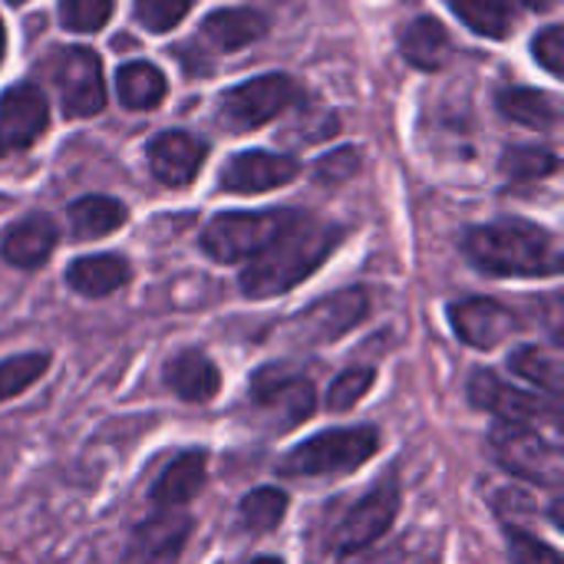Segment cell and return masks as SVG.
Returning <instances> with one entry per match:
<instances>
[{
  "mask_svg": "<svg viewBox=\"0 0 564 564\" xmlns=\"http://www.w3.org/2000/svg\"><path fill=\"white\" fill-rule=\"evenodd\" d=\"M56 89L63 112L73 119L96 116L106 106L102 59L89 46H66L56 59Z\"/></svg>",
  "mask_w": 564,
  "mask_h": 564,
  "instance_id": "cell-8",
  "label": "cell"
},
{
  "mask_svg": "<svg viewBox=\"0 0 564 564\" xmlns=\"http://www.w3.org/2000/svg\"><path fill=\"white\" fill-rule=\"evenodd\" d=\"M188 10H192V0H135L132 7L135 20L152 33H169L175 23L185 20Z\"/></svg>",
  "mask_w": 564,
  "mask_h": 564,
  "instance_id": "cell-33",
  "label": "cell"
},
{
  "mask_svg": "<svg viewBox=\"0 0 564 564\" xmlns=\"http://www.w3.org/2000/svg\"><path fill=\"white\" fill-rule=\"evenodd\" d=\"M492 453L506 473L525 479L532 486L558 489L564 479L562 443L555 433L525 426V423H502L492 430Z\"/></svg>",
  "mask_w": 564,
  "mask_h": 564,
  "instance_id": "cell-5",
  "label": "cell"
},
{
  "mask_svg": "<svg viewBox=\"0 0 564 564\" xmlns=\"http://www.w3.org/2000/svg\"><path fill=\"white\" fill-rule=\"evenodd\" d=\"M59 241V228L50 215L36 212L20 218L17 225L7 228L3 241H0V254L7 264L20 268V271H33L40 264H46V258L53 254Z\"/></svg>",
  "mask_w": 564,
  "mask_h": 564,
  "instance_id": "cell-17",
  "label": "cell"
},
{
  "mask_svg": "<svg viewBox=\"0 0 564 564\" xmlns=\"http://www.w3.org/2000/svg\"><path fill=\"white\" fill-rule=\"evenodd\" d=\"M251 397L258 406H268L284 416L288 426H297L311 420L314 413V387L301 373H291L284 367H264L251 380Z\"/></svg>",
  "mask_w": 564,
  "mask_h": 564,
  "instance_id": "cell-15",
  "label": "cell"
},
{
  "mask_svg": "<svg viewBox=\"0 0 564 564\" xmlns=\"http://www.w3.org/2000/svg\"><path fill=\"white\" fill-rule=\"evenodd\" d=\"M360 169V152L357 149H337L327 159L317 162V178L324 182H347Z\"/></svg>",
  "mask_w": 564,
  "mask_h": 564,
  "instance_id": "cell-36",
  "label": "cell"
},
{
  "mask_svg": "<svg viewBox=\"0 0 564 564\" xmlns=\"http://www.w3.org/2000/svg\"><path fill=\"white\" fill-rule=\"evenodd\" d=\"M205 40L215 43V50H241L268 33V20L258 10L231 7V10H215L202 23Z\"/></svg>",
  "mask_w": 564,
  "mask_h": 564,
  "instance_id": "cell-21",
  "label": "cell"
},
{
  "mask_svg": "<svg viewBox=\"0 0 564 564\" xmlns=\"http://www.w3.org/2000/svg\"><path fill=\"white\" fill-rule=\"evenodd\" d=\"M297 172H301V165L291 155L251 149V152H238L225 162L221 188L235 192V195H258V192H271V188L294 182Z\"/></svg>",
  "mask_w": 564,
  "mask_h": 564,
  "instance_id": "cell-13",
  "label": "cell"
},
{
  "mask_svg": "<svg viewBox=\"0 0 564 564\" xmlns=\"http://www.w3.org/2000/svg\"><path fill=\"white\" fill-rule=\"evenodd\" d=\"M195 522L185 509H155L132 535V564H175Z\"/></svg>",
  "mask_w": 564,
  "mask_h": 564,
  "instance_id": "cell-12",
  "label": "cell"
},
{
  "mask_svg": "<svg viewBox=\"0 0 564 564\" xmlns=\"http://www.w3.org/2000/svg\"><path fill=\"white\" fill-rule=\"evenodd\" d=\"M502 175L516 178V182H532V178H545L558 169V155L539 145H516L502 155L499 162Z\"/></svg>",
  "mask_w": 564,
  "mask_h": 564,
  "instance_id": "cell-30",
  "label": "cell"
},
{
  "mask_svg": "<svg viewBox=\"0 0 564 564\" xmlns=\"http://www.w3.org/2000/svg\"><path fill=\"white\" fill-rule=\"evenodd\" d=\"M499 109H502L506 119H512L519 126H529V129H549V126L558 122L555 99L549 93H539V89H529V86L502 89L499 93Z\"/></svg>",
  "mask_w": 564,
  "mask_h": 564,
  "instance_id": "cell-26",
  "label": "cell"
},
{
  "mask_svg": "<svg viewBox=\"0 0 564 564\" xmlns=\"http://www.w3.org/2000/svg\"><path fill=\"white\" fill-rule=\"evenodd\" d=\"M446 3L469 30H476L479 36H489V40L509 36V30L516 23L509 0H446Z\"/></svg>",
  "mask_w": 564,
  "mask_h": 564,
  "instance_id": "cell-27",
  "label": "cell"
},
{
  "mask_svg": "<svg viewBox=\"0 0 564 564\" xmlns=\"http://www.w3.org/2000/svg\"><path fill=\"white\" fill-rule=\"evenodd\" d=\"M535 50V59L552 73V76H564V26H549L535 36L532 43Z\"/></svg>",
  "mask_w": 564,
  "mask_h": 564,
  "instance_id": "cell-35",
  "label": "cell"
},
{
  "mask_svg": "<svg viewBox=\"0 0 564 564\" xmlns=\"http://www.w3.org/2000/svg\"><path fill=\"white\" fill-rule=\"evenodd\" d=\"M380 446V436L373 426H344V430H327L291 453L278 463L281 476H297V479H314V476H344L364 466Z\"/></svg>",
  "mask_w": 564,
  "mask_h": 564,
  "instance_id": "cell-3",
  "label": "cell"
},
{
  "mask_svg": "<svg viewBox=\"0 0 564 564\" xmlns=\"http://www.w3.org/2000/svg\"><path fill=\"white\" fill-rule=\"evenodd\" d=\"M449 324H453L456 337L476 350H492L512 330H519L516 314L492 297H466V301L449 304Z\"/></svg>",
  "mask_w": 564,
  "mask_h": 564,
  "instance_id": "cell-14",
  "label": "cell"
},
{
  "mask_svg": "<svg viewBox=\"0 0 564 564\" xmlns=\"http://www.w3.org/2000/svg\"><path fill=\"white\" fill-rule=\"evenodd\" d=\"M10 3H23V0H10Z\"/></svg>",
  "mask_w": 564,
  "mask_h": 564,
  "instance_id": "cell-40",
  "label": "cell"
},
{
  "mask_svg": "<svg viewBox=\"0 0 564 564\" xmlns=\"http://www.w3.org/2000/svg\"><path fill=\"white\" fill-rule=\"evenodd\" d=\"M251 564H284L281 558H271V555H261V558H254Z\"/></svg>",
  "mask_w": 564,
  "mask_h": 564,
  "instance_id": "cell-38",
  "label": "cell"
},
{
  "mask_svg": "<svg viewBox=\"0 0 564 564\" xmlns=\"http://www.w3.org/2000/svg\"><path fill=\"white\" fill-rule=\"evenodd\" d=\"M373 380H377V370L373 367H350V370L337 373V380L327 390V410L344 413V410L357 406L370 393Z\"/></svg>",
  "mask_w": 564,
  "mask_h": 564,
  "instance_id": "cell-31",
  "label": "cell"
},
{
  "mask_svg": "<svg viewBox=\"0 0 564 564\" xmlns=\"http://www.w3.org/2000/svg\"><path fill=\"white\" fill-rule=\"evenodd\" d=\"M297 99V86L284 73H264L231 86L218 99V119L228 132H251L281 116Z\"/></svg>",
  "mask_w": 564,
  "mask_h": 564,
  "instance_id": "cell-7",
  "label": "cell"
},
{
  "mask_svg": "<svg viewBox=\"0 0 564 564\" xmlns=\"http://www.w3.org/2000/svg\"><path fill=\"white\" fill-rule=\"evenodd\" d=\"M400 53L420 69H440V66H446V59L453 53L449 33L436 17H416L400 33Z\"/></svg>",
  "mask_w": 564,
  "mask_h": 564,
  "instance_id": "cell-22",
  "label": "cell"
},
{
  "mask_svg": "<svg viewBox=\"0 0 564 564\" xmlns=\"http://www.w3.org/2000/svg\"><path fill=\"white\" fill-rule=\"evenodd\" d=\"M165 383L185 403H212L221 390V373L202 350H185L165 367Z\"/></svg>",
  "mask_w": 564,
  "mask_h": 564,
  "instance_id": "cell-19",
  "label": "cell"
},
{
  "mask_svg": "<svg viewBox=\"0 0 564 564\" xmlns=\"http://www.w3.org/2000/svg\"><path fill=\"white\" fill-rule=\"evenodd\" d=\"M69 218V231L73 238L86 241V238H106L109 231L126 225V205L109 198V195H86L79 202L69 205L66 212Z\"/></svg>",
  "mask_w": 564,
  "mask_h": 564,
  "instance_id": "cell-23",
  "label": "cell"
},
{
  "mask_svg": "<svg viewBox=\"0 0 564 564\" xmlns=\"http://www.w3.org/2000/svg\"><path fill=\"white\" fill-rule=\"evenodd\" d=\"M165 76L152 63H126L116 73V93L126 109H152L165 99Z\"/></svg>",
  "mask_w": 564,
  "mask_h": 564,
  "instance_id": "cell-25",
  "label": "cell"
},
{
  "mask_svg": "<svg viewBox=\"0 0 564 564\" xmlns=\"http://www.w3.org/2000/svg\"><path fill=\"white\" fill-rule=\"evenodd\" d=\"M367 311H370L367 291L344 288V291H334V294L314 301L307 311H301L294 327L311 344H330V340L344 337L347 330H354L367 317Z\"/></svg>",
  "mask_w": 564,
  "mask_h": 564,
  "instance_id": "cell-10",
  "label": "cell"
},
{
  "mask_svg": "<svg viewBox=\"0 0 564 564\" xmlns=\"http://www.w3.org/2000/svg\"><path fill=\"white\" fill-rule=\"evenodd\" d=\"M297 208H271V212H221L202 231V248L208 258L221 264H241L261 254L291 221Z\"/></svg>",
  "mask_w": 564,
  "mask_h": 564,
  "instance_id": "cell-4",
  "label": "cell"
},
{
  "mask_svg": "<svg viewBox=\"0 0 564 564\" xmlns=\"http://www.w3.org/2000/svg\"><path fill=\"white\" fill-rule=\"evenodd\" d=\"M3 46H7V36H3V23H0V59H3Z\"/></svg>",
  "mask_w": 564,
  "mask_h": 564,
  "instance_id": "cell-39",
  "label": "cell"
},
{
  "mask_svg": "<svg viewBox=\"0 0 564 564\" xmlns=\"http://www.w3.org/2000/svg\"><path fill=\"white\" fill-rule=\"evenodd\" d=\"M525 7H532V10H549V7H555L558 0H522Z\"/></svg>",
  "mask_w": 564,
  "mask_h": 564,
  "instance_id": "cell-37",
  "label": "cell"
},
{
  "mask_svg": "<svg viewBox=\"0 0 564 564\" xmlns=\"http://www.w3.org/2000/svg\"><path fill=\"white\" fill-rule=\"evenodd\" d=\"M340 238H344V228L297 212L294 221L261 254H254L245 264V271H241L245 297L264 301V297L288 294L334 254Z\"/></svg>",
  "mask_w": 564,
  "mask_h": 564,
  "instance_id": "cell-1",
  "label": "cell"
},
{
  "mask_svg": "<svg viewBox=\"0 0 564 564\" xmlns=\"http://www.w3.org/2000/svg\"><path fill=\"white\" fill-rule=\"evenodd\" d=\"M149 169L152 175L162 182V185H172V188H182L188 185L202 165H205V155H208V145L188 132H159L149 149Z\"/></svg>",
  "mask_w": 564,
  "mask_h": 564,
  "instance_id": "cell-16",
  "label": "cell"
},
{
  "mask_svg": "<svg viewBox=\"0 0 564 564\" xmlns=\"http://www.w3.org/2000/svg\"><path fill=\"white\" fill-rule=\"evenodd\" d=\"M112 17V0H59V20L73 33L102 30Z\"/></svg>",
  "mask_w": 564,
  "mask_h": 564,
  "instance_id": "cell-32",
  "label": "cell"
},
{
  "mask_svg": "<svg viewBox=\"0 0 564 564\" xmlns=\"http://www.w3.org/2000/svg\"><path fill=\"white\" fill-rule=\"evenodd\" d=\"M129 281V261L119 254H89L76 258L66 268V284L83 297H109Z\"/></svg>",
  "mask_w": 564,
  "mask_h": 564,
  "instance_id": "cell-20",
  "label": "cell"
},
{
  "mask_svg": "<svg viewBox=\"0 0 564 564\" xmlns=\"http://www.w3.org/2000/svg\"><path fill=\"white\" fill-rule=\"evenodd\" d=\"M466 258L492 278H552L562 271L558 238L522 218L473 228L466 235Z\"/></svg>",
  "mask_w": 564,
  "mask_h": 564,
  "instance_id": "cell-2",
  "label": "cell"
},
{
  "mask_svg": "<svg viewBox=\"0 0 564 564\" xmlns=\"http://www.w3.org/2000/svg\"><path fill=\"white\" fill-rule=\"evenodd\" d=\"M50 370L46 350H30L10 360H0V400H13L23 390H30L43 373Z\"/></svg>",
  "mask_w": 564,
  "mask_h": 564,
  "instance_id": "cell-29",
  "label": "cell"
},
{
  "mask_svg": "<svg viewBox=\"0 0 564 564\" xmlns=\"http://www.w3.org/2000/svg\"><path fill=\"white\" fill-rule=\"evenodd\" d=\"M50 122V106L43 93L30 83L10 86L0 96V155L33 145Z\"/></svg>",
  "mask_w": 564,
  "mask_h": 564,
  "instance_id": "cell-11",
  "label": "cell"
},
{
  "mask_svg": "<svg viewBox=\"0 0 564 564\" xmlns=\"http://www.w3.org/2000/svg\"><path fill=\"white\" fill-rule=\"evenodd\" d=\"M506 545H509V558L512 564H564L558 549H552L549 542L529 535L525 529L519 525H509L506 529Z\"/></svg>",
  "mask_w": 564,
  "mask_h": 564,
  "instance_id": "cell-34",
  "label": "cell"
},
{
  "mask_svg": "<svg viewBox=\"0 0 564 564\" xmlns=\"http://www.w3.org/2000/svg\"><path fill=\"white\" fill-rule=\"evenodd\" d=\"M284 512H288V492L278 486H261V489L248 492L238 506L241 525L254 535L278 529L284 522Z\"/></svg>",
  "mask_w": 564,
  "mask_h": 564,
  "instance_id": "cell-28",
  "label": "cell"
},
{
  "mask_svg": "<svg viewBox=\"0 0 564 564\" xmlns=\"http://www.w3.org/2000/svg\"><path fill=\"white\" fill-rule=\"evenodd\" d=\"M469 403L476 410L496 413L502 423H525L545 433L562 430V406L555 397H542V393H529L519 387L502 383L492 370H476L469 380Z\"/></svg>",
  "mask_w": 564,
  "mask_h": 564,
  "instance_id": "cell-6",
  "label": "cell"
},
{
  "mask_svg": "<svg viewBox=\"0 0 564 564\" xmlns=\"http://www.w3.org/2000/svg\"><path fill=\"white\" fill-rule=\"evenodd\" d=\"M400 512V489L397 482H383L373 492H367L344 519L340 532H337V552L344 558L360 555L367 549H373L380 539H387V532L393 529Z\"/></svg>",
  "mask_w": 564,
  "mask_h": 564,
  "instance_id": "cell-9",
  "label": "cell"
},
{
  "mask_svg": "<svg viewBox=\"0 0 564 564\" xmlns=\"http://www.w3.org/2000/svg\"><path fill=\"white\" fill-rule=\"evenodd\" d=\"M509 370L522 380H529L532 387H539L542 393L555 397L562 393V354L549 350V347H539V344H525L519 350L509 354Z\"/></svg>",
  "mask_w": 564,
  "mask_h": 564,
  "instance_id": "cell-24",
  "label": "cell"
},
{
  "mask_svg": "<svg viewBox=\"0 0 564 564\" xmlns=\"http://www.w3.org/2000/svg\"><path fill=\"white\" fill-rule=\"evenodd\" d=\"M205 476H208V459L202 449H192V453H182L178 459H172L159 482L152 486V506L155 509H182L188 506L202 486H205Z\"/></svg>",
  "mask_w": 564,
  "mask_h": 564,
  "instance_id": "cell-18",
  "label": "cell"
}]
</instances>
